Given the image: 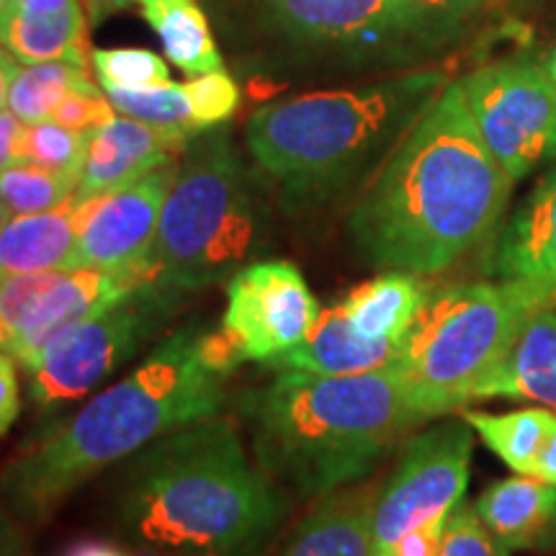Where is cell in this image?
Here are the masks:
<instances>
[{
	"mask_svg": "<svg viewBox=\"0 0 556 556\" xmlns=\"http://www.w3.org/2000/svg\"><path fill=\"white\" fill-rule=\"evenodd\" d=\"M446 520L448 516L438 518L433 523L413 528V531L405 533L400 541H394V544L387 548L384 556H438V552H441V539H443V528H446Z\"/></svg>",
	"mask_w": 556,
	"mask_h": 556,
	"instance_id": "d590c367",
	"label": "cell"
},
{
	"mask_svg": "<svg viewBox=\"0 0 556 556\" xmlns=\"http://www.w3.org/2000/svg\"><path fill=\"white\" fill-rule=\"evenodd\" d=\"M193 137L186 129H163L116 114L93 131L86 170L75 197L80 201L119 191L184 155Z\"/></svg>",
	"mask_w": 556,
	"mask_h": 556,
	"instance_id": "9a60e30c",
	"label": "cell"
},
{
	"mask_svg": "<svg viewBox=\"0 0 556 556\" xmlns=\"http://www.w3.org/2000/svg\"><path fill=\"white\" fill-rule=\"evenodd\" d=\"M88 24L86 3H75L58 13H29L5 5L0 11V45L21 65L50 60L90 65Z\"/></svg>",
	"mask_w": 556,
	"mask_h": 556,
	"instance_id": "603a6c76",
	"label": "cell"
},
{
	"mask_svg": "<svg viewBox=\"0 0 556 556\" xmlns=\"http://www.w3.org/2000/svg\"><path fill=\"white\" fill-rule=\"evenodd\" d=\"M379 490V482H356L319 497L281 556H374Z\"/></svg>",
	"mask_w": 556,
	"mask_h": 556,
	"instance_id": "e0dca14e",
	"label": "cell"
},
{
	"mask_svg": "<svg viewBox=\"0 0 556 556\" xmlns=\"http://www.w3.org/2000/svg\"><path fill=\"white\" fill-rule=\"evenodd\" d=\"M402 3L426 24L438 45H448L484 0H402Z\"/></svg>",
	"mask_w": 556,
	"mask_h": 556,
	"instance_id": "d6a6232c",
	"label": "cell"
},
{
	"mask_svg": "<svg viewBox=\"0 0 556 556\" xmlns=\"http://www.w3.org/2000/svg\"><path fill=\"white\" fill-rule=\"evenodd\" d=\"M0 556H24L16 526H13V520L3 507H0Z\"/></svg>",
	"mask_w": 556,
	"mask_h": 556,
	"instance_id": "b9f144b4",
	"label": "cell"
},
{
	"mask_svg": "<svg viewBox=\"0 0 556 556\" xmlns=\"http://www.w3.org/2000/svg\"><path fill=\"white\" fill-rule=\"evenodd\" d=\"M268 242L266 199L232 135L225 127L201 131L180 155L160 214L152 276L189 296L261 261Z\"/></svg>",
	"mask_w": 556,
	"mask_h": 556,
	"instance_id": "52a82bcc",
	"label": "cell"
},
{
	"mask_svg": "<svg viewBox=\"0 0 556 556\" xmlns=\"http://www.w3.org/2000/svg\"><path fill=\"white\" fill-rule=\"evenodd\" d=\"M18 67L21 62L13 58L3 45H0V111L9 106V90H11L13 78H16Z\"/></svg>",
	"mask_w": 556,
	"mask_h": 556,
	"instance_id": "7bdbcfd3",
	"label": "cell"
},
{
	"mask_svg": "<svg viewBox=\"0 0 556 556\" xmlns=\"http://www.w3.org/2000/svg\"><path fill=\"white\" fill-rule=\"evenodd\" d=\"M184 299L152 276L119 302L58 332L24 368L31 405L47 413L86 397L176 317Z\"/></svg>",
	"mask_w": 556,
	"mask_h": 556,
	"instance_id": "9c48e42d",
	"label": "cell"
},
{
	"mask_svg": "<svg viewBox=\"0 0 556 556\" xmlns=\"http://www.w3.org/2000/svg\"><path fill=\"white\" fill-rule=\"evenodd\" d=\"M475 510L486 531L510 552H546L556 546V486L531 475L490 484Z\"/></svg>",
	"mask_w": 556,
	"mask_h": 556,
	"instance_id": "ac0fdd59",
	"label": "cell"
},
{
	"mask_svg": "<svg viewBox=\"0 0 556 556\" xmlns=\"http://www.w3.org/2000/svg\"><path fill=\"white\" fill-rule=\"evenodd\" d=\"M548 75H552V80L556 83V47H554V52H552V60H548Z\"/></svg>",
	"mask_w": 556,
	"mask_h": 556,
	"instance_id": "bcb514c9",
	"label": "cell"
},
{
	"mask_svg": "<svg viewBox=\"0 0 556 556\" xmlns=\"http://www.w3.org/2000/svg\"><path fill=\"white\" fill-rule=\"evenodd\" d=\"M242 413L255 462L304 500L364 482L420 426L397 366L356 377L278 371Z\"/></svg>",
	"mask_w": 556,
	"mask_h": 556,
	"instance_id": "5b68a950",
	"label": "cell"
},
{
	"mask_svg": "<svg viewBox=\"0 0 556 556\" xmlns=\"http://www.w3.org/2000/svg\"><path fill=\"white\" fill-rule=\"evenodd\" d=\"M116 520L131 544L180 556H263L289 516V490L214 415L152 441L124 464Z\"/></svg>",
	"mask_w": 556,
	"mask_h": 556,
	"instance_id": "7a4b0ae2",
	"label": "cell"
},
{
	"mask_svg": "<svg viewBox=\"0 0 556 556\" xmlns=\"http://www.w3.org/2000/svg\"><path fill=\"white\" fill-rule=\"evenodd\" d=\"M184 86L191 103L193 127L199 131L225 127V124L235 116V111L240 109V86L227 70H214V73L197 75V78L184 83Z\"/></svg>",
	"mask_w": 556,
	"mask_h": 556,
	"instance_id": "4dcf8cb0",
	"label": "cell"
},
{
	"mask_svg": "<svg viewBox=\"0 0 556 556\" xmlns=\"http://www.w3.org/2000/svg\"><path fill=\"white\" fill-rule=\"evenodd\" d=\"M131 5H139V0H86L90 24H101L103 18L114 16V13L119 11H127Z\"/></svg>",
	"mask_w": 556,
	"mask_h": 556,
	"instance_id": "60d3db41",
	"label": "cell"
},
{
	"mask_svg": "<svg viewBox=\"0 0 556 556\" xmlns=\"http://www.w3.org/2000/svg\"><path fill=\"white\" fill-rule=\"evenodd\" d=\"M556 296L528 281H462L430 291L407 332L397 371L420 422L475 402L528 317Z\"/></svg>",
	"mask_w": 556,
	"mask_h": 556,
	"instance_id": "ba28073f",
	"label": "cell"
},
{
	"mask_svg": "<svg viewBox=\"0 0 556 556\" xmlns=\"http://www.w3.org/2000/svg\"><path fill=\"white\" fill-rule=\"evenodd\" d=\"M80 3V0H11L9 5L21 11H29V13H58L65 11L70 5Z\"/></svg>",
	"mask_w": 556,
	"mask_h": 556,
	"instance_id": "ee69618b",
	"label": "cell"
},
{
	"mask_svg": "<svg viewBox=\"0 0 556 556\" xmlns=\"http://www.w3.org/2000/svg\"><path fill=\"white\" fill-rule=\"evenodd\" d=\"M86 201L70 197L39 214H16L0 232V276L78 268V238Z\"/></svg>",
	"mask_w": 556,
	"mask_h": 556,
	"instance_id": "ffe728a7",
	"label": "cell"
},
{
	"mask_svg": "<svg viewBox=\"0 0 556 556\" xmlns=\"http://www.w3.org/2000/svg\"><path fill=\"white\" fill-rule=\"evenodd\" d=\"M139 11L163 41L165 58L180 73L197 78L214 70H225L208 13L197 0H139Z\"/></svg>",
	"mask_w": 556,
	"mask_h": 556,
	"instance_id": "cb8c5ba5",
	"label": "cell"
},
{
	"mask_svg": "<svg viewBox=\"0 0 556 556\" xmlns=\"http://www.w3.org/2000/svg\"><path fill=\"white\" fill-rule=\"evenodd\" d=\"M438 556H510V548L486 531L475 505L458 503L443 528Z\"/></svg>",
	"mask_w": 556,
	"mask_h": 556,
	"instance_id": "1f68e13d",
	"label": "cell"
},
{
	"mask_svg": "<svg viewBox=\"0 0 556 556\" xmlns=\"http://www.w3.org/2000/svg\"><path fill=\"white\" fill-rule=\"evenodd\" d=\"M93 131L67 129L47 119L26 124L21 135V163H34L41 168L83 178Z\"/></svg>",
	"mask_w": 556,
	"mask_h": 556,
	"instance_id": "83f0119b",
	"label": "cell"
},
{
	"mask_svg": "<svg viewBox=\"0 0 556 556\" xmlns=\"http://www.w3.org/2000/svg\"><path fill=\"white\" fill-rule=\"evenodd\" d=\"M458 83L479 135L513 184L554 163L556 83L546 67L495 62Z\"/></svg>",
	"mask_w": 556,
	"mask_h": 556,
	"instance_id": "30bf717a",
	"label": "cell"
},
{
	"mask_svg": "<svg viewBox=\"0 0 556 556\" xmlns=\"http://www.w3.org/2000/svg\"><path fill=\"white\" fill-rule=\"evenodd\" d=\"M475 430L464 417L422 430L402 446L392 475L381 482L374 510V556L413 528L451 516L469 484Z\"/></svg>",
	"mask_w": 556,
	"mask_h": 556,
	"instance_id": "8fae6325",
	"label": "cell"
},
{
	"mask_svg": "<svg viewBox=\"0 0 556 556\" xmlns=\"http://www.w3.org/2000/svg\"><path fill=\"white\" fill-rule=\"evenodd\" d=\"M531 477H539L541 482L554 484L556 486V417H554V426L548 430L544 448L536 458V467H533Z\"/></svg>",
	"mask_w": 556,
	"mask_h": 556,
	"instance_id": "ab89813d",
	"label": "cell"
},
{
	"mask_svg": "<svg viewBox=\"0 0 556 556\" xmlns=\"http://www.w3.org/2000/svg\"><path fill=\"white\" fill-rule=\"evenodd\" d=\"M80 178L41 168L34 163H13L0 173V201L16 214H39L60 206L78 191Z\"/></svg>",
	"mask_w": 556,
	"mask_h": 556,
	"instance_id": "4316f807",
	"label": "cell"
},
{
	"mask_svg": "<svg viewBox=\"0 0 556 556\" xmlns=\"http://www.w3.org/2000/svg\"><path fill=\"white\" fill-rule=\"evenodd\" d=\"M199 356L214 374L227 379L248 361L240 340L225 325L222 328H208V325H204V330L199 336Z\"/></svg>",
	"mask_w": 556,
	"mask_h": 556,
	"instance_id": "e575fe53",
	"label": "cell"
},
{
	"mask_svg": "<svg viewBox=\"0 0 556 556\" xmlns=\"http://www.w3.org/2000/svg\"><path fill=\"white\" fill-rule=\"evenodd\" d=\"M16 361L9 353L0 351V435L9 433V428L16 422L21 397H18V377H16Z\"/></svg>",
	"mask_w": 556,
	"mask_h": 556,
	"instance_id": "8d00e7d4",
	"label": "cell"
},
{
	"mask_svg": "<svg viewBox=\"0 0 556 556\" xmlns=\"http://www.w3.org/2000/svg\"><path fill=\"white\" fill-rule=\"evenodd\" d=\"M106 96L119 116H129L152 127L186 129L191 135H201L193 127L191 103L184 83H170L155 90H106Z\"/></svg>",
	"mask_w": 556,
	"mask_h": 556,
	"instance_id": "f546056e",
	"label": "cell"
},
{
	"mask_svg": "<svg viewBox=\"0 0 556 556\" xmlns=\"http://www.w3.org/2000/svg\"><path fill=\"white\" fill-rule=\"evenodd\" d=\"M510 191L462 83H448L358 193L348 238L366 266L430 278L492 240Z\"/></svg>",
	"mask_w": 556,
	"mask_h": 556,
	"instance_id": "6da1fadb",
	"label": "cell"
},
{
	"mask_svg": "<svg viewBox=\"0 0 556 556\" xmlns=\"http://www.w3.org/2000/svg\"><path fill=\"white\" fill-rule=\"evenodd\" d=\"M90 67L106 90H155L170 86V67L157 52L142 47L90 50Z\"/></svg>",
	"mask_w": 556,
	"mask_h": 556,
	"instance_id": "f1b7e54d",
	"label": "cell"
},
{
	"mask_svg": "<svg viewBox=\"0 0 556 556\" xmlns=\"http://www.w3.org/2000/svg\"><path fill=\"white\" fill-rule=\"evenodd\" d=\"M531 402L556 413V307L528 317L495 371L477 389L475 402Z\"/></svg>",
	"mask_w": 556,
	"mask_h": 556,
	"instance_id": "44dd1931",
	"label": "cell"
},
{
	"mask_svg": "<svg viewBox=\"0 0 556 556\" xmlns=\"http://www.w3.org/2000/svg\"><path fill=\"white\" fill-rule=\"evenodd\" d=\"M103 90L90 75V65L67 60L21 65L9 90V109L24 124L47 122L70 93Z\"/></svg>",
	"mask_w": 556,
	"mask_h": 556,
	"instance_id": "484cf974",
	"label": "cell"
},
{
	"mask_svg": "<svg viewBox=\"0 0 556 556\" xmlns=\"http://www.w3.org/2000/svg\"><path fill=\"white\" fill-rule=\"evenodd\" d=\"M433 283L428 276L381 270L340 299L348 328L368 343H405Z\"/></svg>",
	"mask_w": 556,
	"mask_h": 556,
	"instance_id": "7402d4cb",
	"label": "cell"
},
{
	"mask_svg": "<svg viewBox=\"0 0 556 556\" xmlns=\"http://www.w3.org/2000/svg\"><path fill=\"white\" fill-rule=\"evenodd\" d=\"M492 278L528 281L556 296V165L548 168L497 232Z\"/></svg>",
	"mask_w": 556,
	"mask_h": 556,
	"instance_id": "2e32d148",
	"label": "cell"
},
{
	"mask_svg": "<svg viewBox=\"0 0 556 556\" xmlns=\"http://www.w3.org/2000/svg\"><path fill=\"white\" fill-rule=\"evenodd\" d=\"M201 323H189L170 332L129 377L18 451L0 469L5 503L29 520L47 518L103 469L173 430L219 415L227 405V377L201 361Z\"/></svg>",
	"mask_w": 556,
	"mask_h": 556,
	"instance_id": "3957f363",
	"label": "cell"
},
{
	"mask_svg": "<svg viewBox=\"0 0 556 556\" xmlns=\"http://www.w3.org/2000/svg\"><path fill=\"white\" fill-rule=\"evenodd\" d=\"M148 278L99 268L0 276V351L26 368L58 332L119 302Z\"/></svg>",
	"mask_w": 556,
	"mask_h": 556,
	"instance_id": "7c38bea8",
	"label": "cell"
},
{
	"mask_svg": "<svg viewBox=\"0 0 556 556\" xmlns=\"http://www.w3.org/2000/svg\"><path fill=\"white\" fill-rule=\"evenodd\" d=\"M62 556H180L173 552H163V548L152 546H119L111 541H80V544L70 546Z\"/></svg>",
	"mask_w": 556,
	"mask_h": 556,
	"instance_id": "74e56055",
	"label": "cell"
},
{
	"mask_svg": "<svg viewBox=\"0 0 556 556\" xmlns=\"http://www.w3.org/2000/svg\"><path fill=\"white\" fill-rule=\"evenodd\" d=\"M13 217V214L9 212V206L3 204V201H0V232H3V227H5V222H9Z\"/></svg>",
	"mask_w": 556,
	"mask_h": 556,
	"instance_id": "f6af8a7d",
	"label": "cell"
},
{
	"mask_svg": "<svg viewBox=\"0 0 556 556\" xmlns=\"http://www.w3.org/2000/svg\"><path fill=\"white\" fill-rule=\"evenodd\" d=\"M116 116V109L111 106L109 96L101 90H90V93H70L58 109L52 111L50 119L62 124L67 129L78 131H96L103 124H109Z\"/></svg>",
	"mask_w": 556,
	"mask_h": 556,
	"instance_id": "836d02e7",
	"label": "cell"
},
{
	"mask_svg": "<svg viewBox=\"0 0 556 556\" xmlns=\"http://www.w3.org/2000/svg\"><path fill=\"white\" fill-rule=\"evenodd\" d=\"M176 170L178 163L165 165L119 191L86 199L78 238V268L152 276L160 214L176 180Z\"/></svg>",
	"mask_w": 556,
	"mask_h": 556,
	"instance_id": "5bb4252c",
	"label": "cell"
},
{
	"mask_svg": "<svg viewBox=\"0 0 556 556\" xmlns=\"http://www.w3.org/2000/svg\"><path fill=\"white\" fill-rule=\"evenodd\" d=\"M26 124L11 109L0 111V173L21 163V135Z\"/></svg>",
	"mask_w": 556,
	"mask_h": 556,
	"instance_id": "f35d334b",
	"label": "cell"
},
{
	"mask_svg": "<svg viewBox=\"0 0 556 556\" xmlns=\"http://www.w3.org/2000/svg\"><path fill=\"white\" fill-rule=\"evenodd\" d=\"M9 3H11V0H0V11H3Z\"/></svg>",
	"mask_w": 556,
	"mask_h": 556,
	"instance_id": "7dc6e473",
	"label": "cell"
},
{
	"mask_svg": "<svg viewBox=\"0 0 556 556\" xmlns=\"http://www.w3.org/2000/svg\"><path fill=\"white\" fill-rule=\"evenodd\" d=\"M235 65L266 80L417 65L438 39L402 0H206Z\"/></svg>",
	"mask_w": 556,
	"mask_h": 556,
	"instance_id": "8992f818",
	"label": "cell"
},
{
	"mask_svg": "<svg viewBox=\"0 0 556 556\" xmlns=\"http://www.w3.org/2000/svg\"><path fill=\"white\" fill-rule=\"evenodd\" d=\"M462 417L507 469L516 471V475H531L548 430L554 426L556 413L548 407L531 405L513 409V413L464 409Z\"/></svg>",
	"mask_w": 556,
	"mask_h": 556,
	"instance_id": "d4e9b609",
	"label": "cell"
},
{
	"mask_svg": "<svg viewBox=\"0 0 556 556\" xmlns=\"http://www.w3.org/2000/svg\"><path fill=\"white\" fill-rule=\"evenodd\" d=\"M448 83L443 70H405L268 103L245 124L248 152L281 212H323L371 184Z\"/></svg>",
	"mask_w": 556,
	"mask_h": 556,
	"instance_id": "277c9868",
	"label": "cell"
},
{
	"mask_svg": "<svg viewBox=\"0 0 556 556\" xmlns=\"http://www.w3.org/2000/svg\"><path fill=\"white\" fill-rule=\"evenodd\" d=\"M405 343H368L348 328L340 304H330L319 312L315 328L302 343L270 358L276 371H304L317 377H356V374L379 371L397 366Z\"/></svg>",
	"mask_w": 556,
	"mask_h": 556,
	"instance_id": "d6986e66",
	"label": "cell"
},
{
	"mask_svg": "<svg viewBox=\"0 0 556 556\" xmlns=\"http://www.w3.org/2000/svg\"><path fill=\"white\" fill-rule=\"evenodd\" d=\"M319 302L289 261H255L227 281L222 325L240 340L248 361L268 364L315 328Z\"/></svg>",
	"mask_w": 556,
	"mask_h": 556,
	"instance_id": "4fadbf2b",
	"label": "cell"
}]
</instances>
